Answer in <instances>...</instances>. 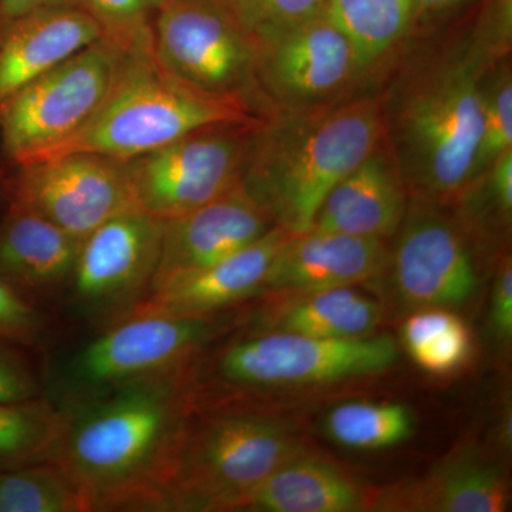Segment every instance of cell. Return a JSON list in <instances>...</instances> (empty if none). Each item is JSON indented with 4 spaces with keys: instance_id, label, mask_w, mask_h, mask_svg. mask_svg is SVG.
<instances>
[{
    "instance_id": "obj_11",
    "label": "cell",
    "mask_w": 512,
    "mask_h": 512,
    "mask_svg": "<svg viewBox=\"0 0 512 512\" xmlns=\"http://www.w3.org/2000/svg\"><path fill=\"white\" fill-rule=\"evenodd\" d=\"M164 221L131 210L110 218L80 245L67 289L77 313L100 330L133 315L151 291Z\"/></svg>"
},
{
    "instance_id": "obj_22",
    "label": "cell",
    "mask_w": 512,
    "mask_h": 512,
    "mask_svg": "<svg viewBox=\"0 0 512 512\" xmlns=\"http://www.w3.org/2000/svg\"><path fill=\"white\" fill-rule=\"evenodd\" d=\"M363 505L365 495L352 478L301 451L256 485L237 511L353 512Z\"/></svg>"
},
{
    "instance_id": "obj_14",
    "label": "cell",
    "mask_w": 512,
    "mask_h": 512,
    "mask_svg": "<svg viewBox=\"0 0 512 512\" xmlns=\"http://www.w3.org/2000/svg\"><path fill=\"white\" fill-rule=\"evenodd\" d=\"M444 205L410 198L387 262L397 293L414 309L460 306L477 289L470 238Z\"/></svg>"
},
{
    "instance_id": "obj_2",
    "label": "cell",
    "mask_w": 512,
    "mask_h": 512,
    "mask_svg": "<svg viewBox=\"0 0 512 512\" xmlns=\"http://www.w3.org/2000/svg\"><path fill=\"white\" fill-rule=\"evenodd\" d=\"M180 373L64 409L59 460L92 511H165V483L190 406Z\"/></svg>"
},
{
    "instance_id": "obj_16",
    "label": "cell",
    "mask_w": 512,
    "mask_h": 512,
    "mask_svg": "<svg viewBox=\"0 0 512 512\" xmlns=\"http://www.w3.org/2000/svg\"><path fill=\"white\" fill-rule=\"evenodd\" d=\"M289 235L275 225L237 254L207 268L167 279L153 289L131 316L212 318L215 313L254 298L265 291L269 269Z\"/></svg>"
},
{
    "instance_id": "obj_13",
    "label": "cell",
    "mask_w": 512,
    "mask_h": 512,
    "mask_svg": "<svg viewBox=\"0 0 512 512\" xmlns=\"http://www.w3.org/2000/svg\"><path fill=\"white\" fill-rule=\"evenodd\" d=\"M255 83L265 113L353 96L366 83L346 37L322 15L255 43Z\"/></svg>"
},
{
    "instance_id": "obj_15",
    "label": "cell",
    "mask_w": 512,
    "mask_h": 512,
    "mask_svg": "<svg viewBox=\"0 0 512 512\" xmlns=\"http://www.w3.org/2000/svg\"><path fill=\"white\" fill-rule=\"evenodd\" d=\"M272 227L271 215L241 184L187 214L165 220L153 289L173 276L207 268L237 254Z\"/></svg>"
},
{
    "instance_id": "obj_5",
    "label": "cell",
    "mask_w": 512,
    "mask_h": 512,
    "mask_svg": "<svg viewBox=\"0 0 512 512\" xmlns=\"http://www.w3.org/2000/svg\"><path fill=\"white\" fill-rule=\"evenodd\" d=\"M301 451L269 417L190 409L168 470L165 511H237L256 485Z\"/></svg>"
},
{
    "instance_id": "obj_35",
    "label": "cell",
    "mask_w": 512,
    "mask_h": 512,
    "mask_svg": "<svg viewBox=\"0 0 512 512\" xmlns=\"http://www.w3.org/2000/svg\"><path fill=\"white\" fill-rule=\"evenodd\" d=\"M79 6L77 0H0V29L12 20L40 8Z\"/></svg>"
},
{
    "instance_id": "obj_23",
    "label": "cell",
    "mask_w": 512,
    "mask_h": 512,
    "mask_svg": "<svg viewBox=\"0 0 512 512\" xmlns=\"http://www.w3.org/2000/svg\"><path fill=\"white\" fill-rule=\"evenodd\" d=\"M320 15L346 37L366 82L380 76L417 26L416 0H323Z\"/></svg>"
},
{
    "instance_id": "obj_6",
    "label": "cell",
    "mask_w": 512,
    "mask_h": 512,
    "mask_svg": "<svg viewBox=\"0 0 512 512\" xmlns=\"http://www.w3.org/2000/svg\"><path fill=\"white\" fill-rule=\"evenodd\" d=\"M397 357L390 336L323 339L272 330L228 343L210 357L198 352L181 372V387L192 409L222 389L255 392L376 375Z\"/></svg>"
},
{
    "instance_id": "obj_24",
    "label": "cell",
    "mask_w": 512,
    "mask_h": 512,
    "mask_svg": "<svg viewBox=\"0 0 512 512\" xmlns=\"http://www.w3.org/2000/svg\"><path fill=\"white\" fill-rule=\"evenodd\" d=\"M379 305L352 286L295 296L278 309L272 329L323 339H363L376 332Z\"/></svg>"
},
{
    "instance_id": "obj_26",
    "label": "cell",
    "mask_w": 512,
    "mask_h": 512,
    "mask_svg": "<svg viewBox=\"0 0 512 512\" xmlns=\"http://www.w3.org/2000/svg\"><path fill=\"white\" fill-rule=\"evenodd\" d=\"M89 498L60 461L0 473V512H90Z\"/></svg>"
},
{
    "instance_id": "obj_19",
    "label": "cell",
    "mask_w": 512,
    "mask_h": 512,
    "mask_svg": "<svg viewBox=\"0 0 512 512\" xmlns=\"http://www.w3.org/2000/svg\"><path fill=\"white\" fill-rule=\"evenodd\" d=\"M104 37L99 23L79 6L40 8L0 29V104Z\"/></svg>"
},
{
    "instance_id": "obj_7",
    "label": "cell",
    "mask_w": 512,
    "mask_h": 512,
    "mask_svg": "<svg viewBox=\"0 0 512 512\" xmlns=\"http://www.w3.org/2000/svg\"><path fill=\"white\" fill-rule=\"evenodd\" d=\"M215 333L212 318L131 316L101 330L57 377L63 409L133 384L177 375Z\"/></svg>"
},
{
    "instance_id": "obj_9",
    "label": "cell",
    "mask_w": 512,
    "mask_h": 512,
    "mask_svg": "<svg viewBox=\"0 0 512 512\" xmlns=\"http://www.w3.org/2000/svg\"><path fill=\"white\" fill-rule=\"evenodd\" d=\"M121 52L101 37L3 101V154L15 164L25 163L76 136L109 94Z\"/></svg>"
},
{
    "instance_id": "obj_18",
    "label": "cell",
    "mask_w": 512,
    "mask_h": 512,
    "mask_svg": "<svg viewBox=\"0 0 512 512\" xmlns=\"http://www.w3.org/2000/svg\"><path fill=\"white\" fill-rule=\"evenodd\" d=\"M410 194L386 140L323 200L312 229L389 239L399 231Z\"/></svg>"
},
{
    "instance_id": "obj_28",
    "label": "cell",
    "mask_w": 512,
    "mask_h": 512,
    "mask_svg": "<svg viewBox=\"0 0 512 512\" xmlns=\"http://www.w3.org/2000/svg\"><path fill=\"white\" fill-rule=\"evenodd\" d=\"M402 335L414 362L436 375L453 372L470 355L466 323L446 308L419 309L404 322Z\"/></svg>"
},
{
    "instance_id": "obj_3",
    "label": "cell",
    "mask_w": 512,
    "mask_h": 512,
    "mask_svg": "<svg viewBox=\"0 0 512 512\" xmlns=\"http://www.w3.org/2000/svg\"><path fill=\"white\" fill-rule=\"evenodd\" d=\"M383 138L377 90L320 106L269 110L252 130L241 185L275 225L303 234L330 190Z\"/></svg>"
},
{
    "instance_id": "obj_8",
    "label": "cell",
    "mask_w": 512,
    "mask_h": 512,
    "mask_svg": "<svg viewBox=\"0 0 512 512\" xmlns=\"http://www.w3.org/2000/svg\"><path fill=\"white\" fill-rule=\"evenodd\" d=\"M150 42L158 62L181 82L264 116L254 39L222 0H164L151 22Z\"/></svg>"
},
{
    "instance_id": "obj_12",
    "label": "cell",
    "mask_w": 512,
    "mask_h": 512,
    "mask_svg": "<svg viewBox=\"0 0 512 512\" xmlns=\"http://www.w3.org/2000/svg\"><path fill=\"white\" fill-rule=\"evenodd\" d=\"M8 200L10 207L33 212L80 241L110 218L137 210L126 161L92 153L16 164Z\"/></svg>"
},
{
    "instance_id": "obj_29",
    "label": "cell",
    "mask_w": 512,
    "mask_h": 512,
    "mask_svg": "<svg viewBox=\"0 0 512 512\" xmlns=\"http://www.w3.org/2000/svg\"><path fill=\"white\" fill-rule=\"evenodd\" d=\"M511 55L495 64L485 93L483 131L474 158L473 180L480 177L503 154L512 151Z\"/></svg>"
},
{
    "instance_id": "obj_30",
    "label": "cell",
    "mask_w": 512,
    "mask_h": 512,
    "mask_svg": "<svg viewBox=\"0 0 512 512\" xmlns=\"http://www.w3.org/2000/svg\"><path fill=\"white\" fill-rule=\"evenodd\" d=\"M254 42L269 39L320 15L323 0H222Z\"/></svg>"
},
{
    "instance_id": "obj_4",
    "label": "cell",
    "mask_w": 512,
    "mask_h": 512,
    "mask_svg": "<svg viewBox=\"0 0 512 512\" xmlns=\"http://www.w3.org/2000/svg\"><path fill=\"white\" fill-rule=\"evenodd\" d=\"M258 119L237 101L208 96L177 79L158 62L148 36L121 52L109 94L93 119L39 158L92 153L128 161L204 127Z\"/></svg>"
},
{
    "instance_id": "obj_1",
    "label": "cell",
    "mask_w": 512,
    "mask_h": 512,
    "mask_svg": "<svg viewBox=\"0 0 512 512\" xmlns=\"http://www.w3.org/2000/svg\"><path fill=\"white\" fill-rule=\"evenodd\" d=\"M463 28L407 40L380 73L384 140L410 198L453 204L473 180L488 77L511 55L512 0Z\"/></svg>"
},
{
    "instance_id": "obj_34",
    "label": "cell",
    "mask_w": 512,
    "mask_h": 512,
    "mask_svg": "<svg viewBox=\"0 0 512 512\" xmlns=\"http://www.w3.org/2000/svg\"><path fill=\"white\" fill-rule=\"evenodd\" d=\"M491 325L497 335L510 339L512 335V264L511 256H505L495 276L493 301H491Z\"/></svg>"
},
{
    "instance_id": "obj_21",
    "label": "cell",
    "mask_w": 512,
    "mask_h": 512,
    "mask_svg": "<svg viewBox=\"0 0 512 512\" xmlns=\"http://www.w3.org/2000/svg\"><path fill=\"white\" fill-rule=\"evenodd\" d=\"M377 505L394 511L504 512L510 507V493L500 468L466 453L423 480L384 495Z\"/></svg>"
},
{
    "instance_id": "obj_31",
    "label": "cell",
    "mask_w": 512,
    "mask_h": 512,
    "mask_svg": "<svg viewBox=\"0 0 512 512\" xmlns=\"http://www.w3.org/2000/svg\"><path fill=\"white\" fill-rule=\"evenodd\" d=\"M164 0H77L121 49L150 36V26Z\"/></svg>"
},
{
    "instance_id": "obj_36",
    "label": "cell",
    "mask_w": 512,
    "mask_h": 512,
    "mask_svg": "<svg viewBox=\"0 0 512 512\" xmlns=\"http://www.w3.org/2000/svg\"><path fill=\"white\" fill-rule=\"evenodd\" d=\"M476 2H483V0H416L417 26L427 18H436L443 13L453 12Z\"/></svg>"
},
{
    "instance_id": "obj_10",
    "label": "cell",
    "mask_w": 512,
    "mask_h": 512,
    "mask_svg": "<svg viewBox=\"0 0 512 512\" xmlns=\"http://www.w3.org/2000/svg\"><path fill=\"white\" fill-rule=\"evenodd\" d=\"M258 120L204 127L126 161L137 210L171 220L237 187Z\"/></svg>"
},
{
    "instance_id": "obj_32",
    "label": "cell",
    "mask_w": 512,
    "mask_h": 512,
    "mask_svg": "<svg viewBox=\"0 0 512 512\" xmlns=\"http://www.w3.org/2000/svg\"><path fill=\"white\" fill-rule=\"evenodd\" d=\"M52 323L22 293L0 281V339L20 348L45 345Z\"/></svg>"
},
{
    "instance_id": "obj_20",
    "label": "cell",
    "mask_w": 512,
    "mask_h": 512,
    "mask_svg": "<svg viewBox=\"0 0 512 512\" xmlns=\"http://www.w3.org/2000/svg\"><path fill=\"white\" fill-rule=\"evenodd\" d=\"M80 245L45 218L9 205L0 221V281L23 296L67 289Z\"/></svg>"
},
{
    "instance_id": "obj_25",
    "label": "cell",
    "mask_w": 512,
    "mask_h": 512,
    "mask_svg": "<svg viewBox=\"0 0 512 512\" xmlns=\"http://www.w3.org/2000/svg\"><path fill=\"white\" fill-rule=\"evenodd\" d=\"M66 410L46 399L0 402V473L59 460Z\"/></svg>"
},
{
    "instance_id": "obj_17",
    "label": "cell",
    "mask_w": 512,
    "mask_h": 512,
    "mask_svg": "<svg viewBox=\"0 0 512 512\" xmlns=\"http://www.w3.org/2000/svg\"><path fill=\"white\" fill-rule=\"evenodd\" d=\"M389 256L386 239L316 229L291 234L272 262L265 291L299 296L353 286L382 274Z\"/></svg>"
},
{
    "instance_id": "obj_33",
    "label": "cell",
    "mask_w": 512,
    "mask_h": 512,
    "mask_svg": "<svg viewBox=\"0 0 512 512\" xmlns=\"http://www.w3.org/2000/svg\"><path fill=\"white\" fill-rule=\"evenodd\" d=\"M39 396V377L23 348L0 339V402H20Z\"/></svg>"
},
{
    "instance_id": "obj_27",
    "label": "cell",
    "mask_w": 512,
    "mask_h": 512,
    "mask_svg": "<svg viewBox=\"0 0 512 512\" xmlns=\"http://www.w3.org/2000/svg\"><path fill=\"white\" fill-rule=\"evenodd\" d=\"M414 421L397 403L350 402L330 410L326 434L339 446L357 451L382 450L412 436Z\"/></svg>"
}]
</instances>
